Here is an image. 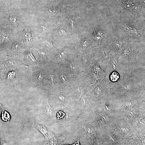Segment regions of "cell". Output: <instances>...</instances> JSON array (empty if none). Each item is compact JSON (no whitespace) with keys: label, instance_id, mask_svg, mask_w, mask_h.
<instances>
[{"label":"cell","instance_id":"obj_1","mask_svg":"<svg viewBox=\"0 0 145 145\" xmlns=\"http://www.w3.org/2000/svg\"><path fill=\"white\" fill-rule=\"evenodd\" d=\"M137 53L136 50L133 49L129 44H126L118 52L120 58L129 61L133 60Z\"/></svg>","mask_w":145,"mask_h":145},{"label":"cell","instance_id":"obj_2","mask_svg":"<svg viewBox=\"0 0 145 145\" xmlns=\"http://www.w3.org/2000/svg\"><path fill=\"white\" fill-rule=\"evenodd\" d=\"M127 43V41L120 39H114L111 42V49L114 52H118Z\"/></svg>","mask_w":145,"mask_h":145},{"label":"cell","instance_id":"obj_3","mask_svg":"<svg viewBox=\"0 0 145 145\" xmlns=\"http://www.w3.org/2000/svg\"><path fill=\"white\" fill-rule=\"evenodd\" d=\"M109 57L110 61L113 69L118 70V59L120 58L118 52H113L110 54Z\"/></svg>","mask_w":145,"mask_h":145},{"label":"cell","instance_id":"obj_4","mask_svg":"<svg viewBox=\"0 0 145 145\" xmlns=\"http://www.w3.org/2000/svg\"><path fill=\"white\" fill-rule=\"evenodd\" d=\"M24 61L29 64H34L36 61L31 51H29L24 54L23 57Z\"/></svg>","mask_w":145,"mask_h":145},{"label":"cell","instance_id":"obj_5","mask_svg":"<svg viewBox=\"0 0 145 145\" xmlns=\"http://www.w3.org/2000/svg\"><path fill=\"white\" fill-rule=\"evenodd\" d=\"M15 62L13 60L10 59L8 60L0 63V69H7L16 65Z\"/></svg>","mask_w":145,"mask_h":145},{"label":"cell","instance_id":"obj_6","mask_svg":"<svg viewBox=\"0 0 145 145\" xmlns=\"http://www.w3.org/2000/svg\"><path fill=\"white\" fill-rule=\"evenodd\" d=\"M33 39V35L30 32H25L23 35V39L25 43L29 45L32 42Z\"/></svg>","mask_w":145,"mask_h":145},{"label":"cell","instance_id":"obj_7","mask_svg":"<svg viewBox=\"0 0 145 145\" xmlns=\"http://www.w3.org/2000/svg\"><path fill=\"white\" fill-rule=\"evenodd\" d=\"M9 36V33L6 30H3L0 32V39L3 42L7 39Z\"/></svg>","mask_w":145,"mask_h":145},{"label":"cell","instance_id":"obj_8","mask_svg":"<svg viewBox=\"0 0 145 145\" xmlns=\"http://www.w3.org/2000/svg\"><path fill=\"white\" fill-rule=\"evenodd\" d=\"M110 78L112 82H117L120 79L119 74L116 71H114L111 73Z\"/></svg>","mask_w":145,"mask_h":145},{"label":"cell","instance_id":"obj_9","mask_svg":"<svg viewBox=\"0 0 145 145\" xmlns=\"http://www.w3.org/2000/svg\"><path fill=\"white\" fill-rule=\"evenodd\" d=\"M16 72L14 71L9 72L6 75V78L8 81L12 80L14 79L16 76Z\"/></svg>","mask_w":145,"mask_h":145},{"label":"cell","instance_id":"obj_10","mask_svg":"<svg viewBox=\"0 0 145 145\" xmlns=\"http://www.w3.org/2000/svg\"><path fill=\"white\" fill-rule=\"evenodd\" d=\"M2 119L5 121L8 122L10 120V116L7 112L3 111L2 114Z\"/></svg>","mask_w":145,"mask_h":145},{"label":"cell","instance_id":"obj_11","mask_svg":"<svg viewBox=\"0 0 145 145\" xmlns=\"http://www.w3.org/2000/svg\"><path fill=\"white\" fill-rule=\"evenodd\" d=\"M16 21V18L14 16H10L7 19V22L10 24L14 23Z\"/></svg>","mask_w":145,"mask_h":145},{"label":"cell","instance_id":"obj_12","mask_svg":"<svg viewBox=\"0 0 145 145\" xmlns=\"http://www.w3.org/2000/svg\"><path fill=\"white\" fill-rule=\"evenodd\" d=\"M46 104V109L47 113L50 115H51L52 113L51 108L48 103H47Z\"/></svg>","mask_w":145,"mask_h":145},{"label":"cell","instance_id":"obj_13","mask_svg":"<svg viewBox=\"0 0 145 145\" xmlns=\"http://www.w3.org/2000/svg\"><path fill=\"white\" fill-rule=\"evenodd\" d=\"M47 27V24L45 23H42L40 24L39 28L42 31H45Z\"/></svg>","mask_w":145,"mask_h":145},{"label":"cell","instance_id":"obj_14","mask_svg":"<svg viewBox=\"0 0 145 145\" xmlns=\"http://www.w3.org/2000/svg\"><path fill=\"white\" fill-rule=\"evenodd\" d=\"M20 47L19 44L17 42H14L13 44L12 48L14 51L18 50Z\"/></svg>","mask_w":145,"mask_h":145},{"label":"cell","instance_id":"obj_15","mask_svg":"<svg viewBox=\"0 0 145 145\" xmlns=\"http://www.w3.org/2000/svg\"><path fill=\"white\" fill-rule=\"evenodd\" d=\"M45 53L39 50H37L36 53V55L37 57H43L45 56Z\"/></svg>","mask_w":145,"mask_h":145},{"label":"cell","instance_id":"obj_16","mask_svg":"<svg viewBox=\"0 0 145 145\" xmlns=\"http://www.w3.org/2000/svg\"><path fill=\"white\" fill-rule=\"evenodd\" d=\"M58 33L62 35H66V33L65 32L64 30L62 29H60L58 31Z\"/></svg>","mask_w":145,"mask_h":145},{"label":"cell","instance_id":"obj_17","mask_svg":"<svg viewBox=\"0 0 145 145\" xmlns=\"http://www.w3.org/2000/svg\"><path fill=\"white\" fill-rule=\"evenodd\" d=\"M37 75L36 76V78L37 79V80H41L42 78V75L40 73Z\"/></svg>","mask_w":145,"mask_h":145},{"label":"cell","instance_id":"obj_18","mask_svg":"<svg viewBox=\"0 0 145 145\" xmlns=\"http://www.w3.org/2000/svg\"><path fill=\"white\" fill-rule=\"evenodd\" d=\"M79 140H78L76 142H75L74 143H73L72 145H80Z\"/></svg>","mask_w":145,"mask_h":145},{"label":"cell","instance_id":"obj_19","mask_svg":"<svg viewBox=\"0 0 145 145\" xmlns=\"http://www.w3.org/2000/svg\"><path fill=\"white\" fill-rule=\"evenodd\" d=\"M74 23H75L74 21V20L72 18V20L71 23V24H72V26H73V25L74 24Z\"/></svg>","mask_w":145,"mask_h":145},{"label":"cell","instance_id":"obj_20","mask_svg":"<svg viewBox=\"0 0 145 145\" xmlns=\"http://www.w3.org/2000/svg\"><path fill=\"white\" fill-rule=\"evenodd\" d=\"M1 81V76H0V81Z\"/></svg>","mask_w":145,"mask_h":145},{"label":"cell","instance_id":"obj_21","mask_svg":"<svg viewBox=\"0 0 145 145\" xmlns=\"http://www.w3.org/2000/svg\"><path fill=\"white\" fill-rule=\"evenodd\" d=\"M1 6H0V9H1Z\"/></svg>","mask_w":145,"mask_h":145},{"label":"cell","instance_id":"obj_22","mask_svg":"<svg viewBox=\"0 0 145 145\" xmlns=\"http://www.w3.org/2000/svg\"><path fill=\"white\" fill-rule=\"evenodd\" d=\"M0 144H1V143H0Z\"/></svg>","mask_w":145,"mask_h":145}]
</instances>
